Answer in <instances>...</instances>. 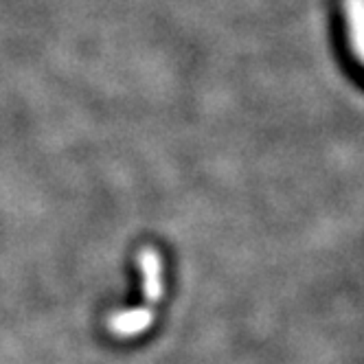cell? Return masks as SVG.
<instances>
[{
  "label": "cell",
  "mask_w": 364,
  "mask_h": 364,
  "mask_svg": "<svg viewBox=\"0 0 364 364\" xmlns=\"http://www.w3.org/2000/svg\"><path fill=\"white\" fill-rule=\"evenodd\" d=\"M139 268L143 274V292L149 303H159L163 299V264L161 257L151 248H143L139 252Z\"/></svg>",
  "instance_id": "6da1fadb"
},
{
  "label": "cell",
  "mask_w": 364,
  "mask_h": 364,
  "mask_svg": "<svg viewBox=\"0 0 364 364\" xmlns=\"http://www.w3.org/2000/svg\"><path fill=\"white\" fill-rule=\"evenodd\" d=\"M154 321V311L139 307V309H129V311H119L110 318V329L117 336H136L145 331Z\"/></svg>",
  "instance_id": "7a4b0ae2"
},
{
  "label": "cell",
  "mask_w": 364,
  "mask_h": 364,
  "mask_svg": "<svg viewBox=\"0 0 364 364\" xmlns=\"http://www.w3.org/2000/svg\"><path fill=\"white\" fill-rule=\"evenodd\" d=\"M345 14L351 48L364 64V0H345Z\"/></svg>",
  "instance_id": "3957f363"
}]
</instances>
